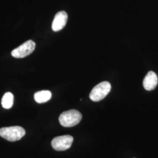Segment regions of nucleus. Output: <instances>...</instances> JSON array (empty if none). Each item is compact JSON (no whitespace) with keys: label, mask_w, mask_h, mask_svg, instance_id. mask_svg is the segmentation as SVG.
Instances as JSON below:
<instances>
[{"label":"nucleus","mask_w":158,"mask_h":158,"mask_svg":"<svg viewBox=\"0 0 158 158\" xmlns=\"http://www.w3.org/2000/svg\"><path fill=\"white\" fill-rule=\"evenodd\" d=\"M52 97L50 91L42 90L38 91L34 94V99L38 103H44L49 101Z\"/></svg>","instance_id":"nucleus-8"},{"label":"nucleus","mask_w":158,"mask_h":158,"mask_svg":"<svg viewBox=\"0 0 158 158\" xmlns=\"http://www.w3.org/2000/svg\"><path fill=\"white\" fill-rule=\"evenodd\" d=\"M73 142V138L72 136H59L53 138L52 141V147L57 151H63L69 149Z\"/></svg>","instance_id":"nucleus-4"},{"label":"nucleus","mask_w":158,"mask_h":158,"mask_svg":"<svg viewBox=\"0 0 158 158\" xmlns=\"http://www.w3.org/2000/svg\"><path fill=\"white\" fill-rule=\"evenodd\" d=\"M82 118V115L79 111L70 110L62 113L59 118L60 124L64 127H72L78 124Z\"/></svg>","instance_id":"nucleus-1"},{"label":"nucleus","mask_w":158,"mask_h":158,"mask_svg":"<svg viewBox=\"0 0 158 158\" xmlns=\"http://www.w3.org/2000/svg\"><path fill=\"white\" fill-rule=\"evenodd\" d=\"M111 84L108 81H102L96 85L90 94V98L93 102H97L104 99L110 93Z\"/></svg>","instance_id":"nucleus-3"},{"label":"nucleus","mask_w":158,"mask_h":158,"mask_svg":"<svg viewBox=\"0 0 158 158\" xmlns=\"http://www.w3.org/2000/svg\"><path fill=\"white\" fill-rule=\"evenodd\" d=\"M35 48V43L29 40L12 51L11 55L15 58H23L31 54Z\"/></svg>","instance_id":"nucleus-5"},{"label":"nucleus","mask_w":158,"mask_h":158,"mask_svg":"<svg viewBox=\"0 0 158 158\" xmlns=\"http://www.w3.org/2000/svg\"><path fill=\"white\" fill-rule=\"evenodd\" d=\"M68 14L64 11L58 12L55 15L52 24V29L57 32L62 30L66 25L68 21Z\"/></svg>","instance_id":"nucleus-6"},{"label":"nucleus","mask_w":158,"mask_h":158,"mask_svg":"<svg viewBox=\"0 0 158 158\" xmlns=\"http://www.w3.org/2000/svg\"><path fill=\"white\" fill-rule=\"evenodd\" d=\"M158 77L156 74L152 71L149 72L143 81L144 89L148 91L154 90L158 85Z\"/></svg>","instance_id":"nucleus-7"},{"label":"nucleus","mask_w":158,"mask_h":158,"mask_svg":"<svg viewBox=\"0 0 158 158\" xmlns=\"http://www.w3.org/2000/svg\"><path fill=\"white\" fill-rule=\"evenodd\" d=\"M25 135V130L19 126L3 127L0 129V136L10 142L20 140Z\"/></svg>","instance_id":"nucleus-2"},{"label":"nucleus","mask_w":158,"mask_h":158,"mask_svg":"<svg viewBox=\"0 0 158 158\" xmlns=\"http://www.w3.org/2000/svg\"><path fill=\"white\" fill-rule=\"evenodd\" d=\"M14 103V96L11 93L8 92L2 97L1 104L6 109H9L12 107Z\"/></svg>","instance_id":"nucleus-9"}]
</instances>
